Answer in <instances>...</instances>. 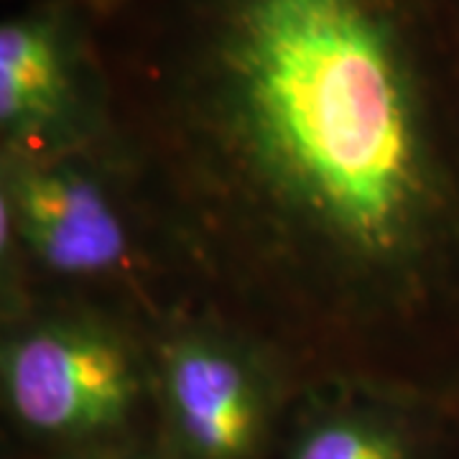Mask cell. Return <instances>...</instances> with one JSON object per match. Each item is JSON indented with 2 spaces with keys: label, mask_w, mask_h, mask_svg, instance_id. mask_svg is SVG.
Instances as JSON below:
<instances>
[{
  "label": "cell",
  "mask_w": 459,
  "mask_h": 459,
  "mask_svg": "<svg viewBox=\"0 0 459 459\" xmlns=\"http://www.w3.org/2000/svg\"><path fill=\"white\" fill-rule=\"evenodd\" d=\"M126 77L265 253L459 347V0H120Z\"/></svg>",
  "instance_id": "1"
},
{
  "label": "cell",
  "mask_w": 459,
  "mask_h": 459,
  "mask_svg": "<svg viewBox=\"0 0 459 459\" xmlns=\"http://www.w3.org/2000/svg\"><path fill=\"white\" fill-rule=\"evenodd\" d=\"M3 394L21 427L47 439H95L131 419L141 380L131 355L105 332L39 325L3 355Z\"/></svg>",
  "instance_id": "2"
},
{
  "label": "cell",
  "mask_w": 459,
  "mask_h": 459,
  "mask_svg": "<svg viewBox=\"0 0 459 459\" xmlns=\"http://www.w3.org/2000/svg\"><path fill=\"white\" fill-rule=\"evenodd\" d=\"M77 0H33L0 23V128L13 143L59 135L98 84Z\"/></svg>",
  "instance_id": "3"
},
{
  "label": "cell",
  "mask_w": 459,
  "mask_h": 459,
  "mask_svg": "<svg viewBox=\"0 0 459 459\" xmlns=\"http://www.w3.org/2000/svg\"><path fill=\"white\" fill-rule=\"evenodd\" d=\"M3 225L41 265L69 279H98L128 258V232L113 199L82 169L62 161L13 169Z\"/></svg>",
  "instance_id": "4"
},
{
  "label": "cell",
  "mask_w": 459,
  "mask_h": 459,
  "mask_svg": "<svg viewBox=\"0 0 459 459\" xmlns=\"http://www.w3.org/2000/svg\"><path fill=\"white\" fill-rule=\"evenodd\" d=\"M161 395L186 459H253L265 431V391L255 368L230 344L189 337L161 365Z\"/></svg>",
  "instance_id": "5"
},
{
  "label": "cell",
  "mask_w": 459,
  "mask_h": 459,
  "mask_svg": "<svg viewBox=\"0 0 459 459\" xmlns=\"http://www.w3.org/2000/svg\"><path fill=\"white\" fill-rule=\"evenodd\" d=\"M291 459H411V449L403 434L377 419L334 413L299 434Z\"/></svg>",
  "instance_id": "6"
}]
</instances>
